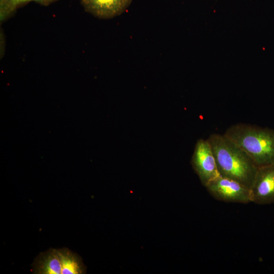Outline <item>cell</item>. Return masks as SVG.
<instances>
[{"instance_id":"obj_1","label":"cell","mask_w":274,"mask_h":274,"mask_svg":"<svg viewBox=\"0 0 274 274\" xmlns=\"http://www.w3.org/2000/svg\"><path fill=\"white\" fill-rule=\"evenodd\" d=\"M221 176L251 188L258 166L249 155L224 134L214 133L207 139Z\"/></svg>"},{"instance_id":"obj_2","label":"cell","mask_w":274,"mask_h":274,"mask_svg":"<svg viewBox=\"0 0 274 274\" xmlns=\"http://www.w3.org/2000/svg\"><path fill=\"white\" fill-rule=\"evenodd\" d=\"M244 150L259 166L274 163V130L238 123L224 133Z\"/></svg>"},{"instance_id":"obj_3","label":"cell","mask_w":274,"mask_h":274,"mask_svg":"<svg viewBox=\"0 0 274 274\" xmlns=\"http://www.w3.org/2000/svg\"><path fill=\"white\" fill-rule=\"evenodd\" d=\"M215 198L227 202L248 203L251 201L250 189L239 182L219 176L206 187Z\"/></svg>"},{"instance_id":"obj_4","label":"cell","mask_w":274,"mask_h":274,"mask_svg":"<svg viewBox=\"0 0 274 274\" xmlns=\"http://www.w3.org/2000/svg\"><path fill=\"white\" fill-rule=\"evenodd\" d=\"M191 163L204 187L220 176L212 148L207 139H200L197 141Z\"/></svg>"},{"instance_id":"obj_5","label":"cell","mask_w":274,"mask_h":274,"mask_svg":"<svg viewBox=\"0 0 274 274\" xmlns=\"http://www.w3.org/2000/svg\"><path fill=\"white\" fill-rule=\"evenodd\" d=\"M250 192L252 202L259 204L274 202V163L258 167Z\"/></svg>"},{"instance_id":"obj_6","label":"cell","mask_w":274,"mask_h":274,"mask_svg":"<svg viewBox=\"0 0 274 274\" xmlns=\"http://www.w3.org/2000/svg\"><path fill=\"white\" fill-rule=\"evenodd\" d=\"M36 274H63L64 258L61 249L50 248L41 253L32 265Z\"/></svg>"},{"instance_id":"obj_7","label":"cell","mask_w":274,"mask_h":274,"mask_svg":"<svg viewBox=\"0 0 274 274\" xmlns=\"http://www.w3.org/2000/svg\"><path fill=\"white\" fill-rule=\"evenodd\" d=\"M132 0H81L85 9L100 18H111L121 14Z\"/></svg>"},{"instance_id":"obj_8","label":"cell","mask_w":274,"mask_h":274,"mask_svg":"<svg viewBox=\"0 0 274 274\" xmlns=\"http://www.w3.org/2000/svg\"><path fill=\"white\" fill-rule=\"evenodd\" d=\"M14 6L29 2V0H9Z\"/></svg>"},{"instance_id":"obj_9","label":"cell","mask_w":274,"mask_h":274,"mask_svg":"<svg viewBox=\"0 0 274 274\" xmlns=\"http://www.w3.org/2000/svg\"><path fill=\"white\" fill-rule=\"evenodd\" d=\"M36 1L37 2H39V3H47L48 2H50L51 1H52V0H29V1Z\"/></svg>"}]
</instances>
